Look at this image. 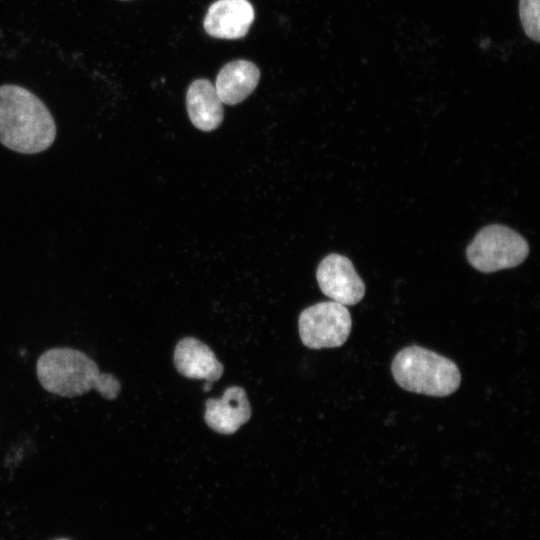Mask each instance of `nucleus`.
Returning <instances> with one entry per match:
<instances>
[{
    "label": "nucleus",
    "instance_id": "nucleus-6",
    "mask_svg": "<svg viewBox=\"0 0 540 540\" xmlns=\"http://www.w3.org/2000/svg\"><path fill=\"white\" fill-rule=\"evenodd\" d=\"M317 283L324 295L343 305H355L365 295V284L350 259L332 253L319 263Z\"/></svg>",
    "mask_w": 540,
    "mask_h": 540
},
{
    "label": "nucleus",
    "instance_id": "nucleus-1",
    "mask_svg": "<svg viewBox=\"0 0 540 540\" xmlns=\"http://www.w3.org/2000/svg\"><path fill=\"white\" fill-rule=\"evenodd\" d=\"M55 121L46 105L18 85L0 86V143L22 154L47 150L55 141Z\"/></svg>",
    "mask_w": 540,
    "mask_h": 540
},
{
    "label": "nucleus",
    "instance_id": "nucleus-7",
    "mask_svg": "<svg viewBox=\"0 0 540 540\" xmlns=\"http://www.w3.org/2000/svg\"><path fill=\"white\" fill-rule=\"evenodd\" d=\"M254 20V9L248 0H217L208 9L204 29L212 37H244Z\"/></svg>",
    "mask_w": 540,
    "mask_h": 540
},
{
    "label": "nucleus",
    "instance_id": "nucleus-3",
    "mask_svg": "<svg viewBox=\"0 0 540 540\" xmlns=\"http://www.w3.org/2000/svg\"><path fill=\"white\" fill-rule=\"evenodd\" d=\"M391 371L401 388L428 396L451 395L461 382L454 361L417 345L401 349L393 358Z\"/></svg>",
    "mask_w": 540,
    "mask_h": 540
},
{
    "label": "nucleus",
    "instance_id": "nucleus-9",
    "mask_svg": "<svg viewBox=\"0 0 540 540\" xmlns=\"http://www.w3.org/2000/svg\"><path fill=\"white\" fill-rule=\"evenodd\" d=\"M173 360L177 371L191 379L213 382L217 381L224 371L214 352L194 337H186L178 342Z\"/></svg>",
    "mask_w": 540,
    "mask_h": 540
},
{
    "label": "nucleus",
    "instance_id": "nucleus-12",
    "mask_svg": "<svg viewBox=\"0 0 540 540\" xmlns=\"http://www.w3.org/2000/svg\"><path fill=\"white\" fill-rule=\"evenodd\" d=\"M519 18L527 37L539 42V0H519Z\"/></svg>",
    "mask_w": 540,
    "mask_h": 540
},
{
    "label": "nucleus",
    "instance_id": "nucleus-11",
    "mask_svg": "<svg viewBox=\"0 0 540 540\" xmlns=\"http://www.w3.org/2000/svg\"><path fill=\"white\" fill-rule=\"evenodd\" d=\"M260 80L258 67L247 60H234L219 71L215 89L223 104L235 105L246 99Z\"/></svg>",
    "mask_w": 540,
    "mask_h": 540
},
{
    "label": "nucleus",
    "instance_id": "nucleus-5",
    "mask_svg": "<svg viewBox=\"0 0 540 540\" xmlns=\"http://www.w3.org/2000/svg\"><path fill=\"white\" fill-rule=\"evenodd\" d=\"M302 343L310 349L335 348L348 339L352 319L349 310L335 301H324L304 309L298 320Z\"/></svg>",
    "mask_w": 540,
    "mask_h": 540
},
{
    "label": "nucleus",
    "instance_id": "nucleus-4",
    "mask_svg": "<svg viewBox=\"0 0 540 540\" xmlns=\"http://www.w3.org/2000/svg\"><path fill=\"white\" fill-rule=\"evenodd\" d=\"M528 254L527 241L513 229L499 224L482 228L466 249L469 263L484 273L516 267Z\"/></svg>",
    "mask_w": 540,
    "mask_h": 540
},
{
    "label": "nucleus",
    "instance_id": "nucleus-14",
    "mask_svg": "<svg viewBox=\"0 0 540 540\" xmlns=\"http://www.w3.org/2000/svg\"><path fill=\"white\" fill-rule=\"evenodd\" d=\"M57 540H68V539H57Z\"/></svg>",
    "mask_w": 540,
    "mask_h": 540
},
{
    "label": "nucleus",
    "instance_id": "nucleus-2",
    "mask_svg": "<svg viewBox=\"0 0 540 540\" xmlns=\"http://www.w3.org/2000/svg\"><path fill=\"white\" fill-rule=\"evenodd\" d=\"M36 374L41 386L61 397H77L95 389L103 398L113 400L121 391L119 380L102 373L83 352L72 348H53L37 360Z\"/></svg>",
    "mask_w": 540,
    "mask_h": 540
},
{
    "label": "nucleus",
    "instance_id": "nucleus-8",
    "mask_svg": "<svg viewBox=\"0 0 540 540\" xmlns=\"http://www.w3.org/2000/svg\"><path fill=\"white\" fill-rule=\"evenodd\" d=\"M205 407L207 425L220 434H233L251 417L246 392L239 386L228 387L219 399H208Z\"/></svg>",
    "mask_w": 540,
    "mask_h": 540
},
{
    "label": "nucleus",
    "instance_id": "nucleus-13",
    "mask_svg": "<svg viewBox=\"0 0 540 540\" xmlns=\"http://www.w3.org/2000/svg\"><path fill=\"white\" fill-rule=\"evenodd\" d=\"M203 388H204L205 391L209 390V389L211 388L210 382H207V383L204 385Z\"/></svg>",
    "mask_w": 540,
    "mask_h": 540
},
{
    "label": "nucleus",
    "instance_id": "nucleus-10",
    "mask_svg": "<svg viewBox=\"0 0 540 540\" xmlns=\"http://www.w3.org/2000/svg\"><path fill=\"white\" fill-rule=\"evenodd\" d=\"M186 106L192 124L199 130H215L223 120V103L215 86L207 79L194 80L186 94Z\"/></svg>",
    "mask_w": 540,
    "mask_h": 540
}]
</instances>
